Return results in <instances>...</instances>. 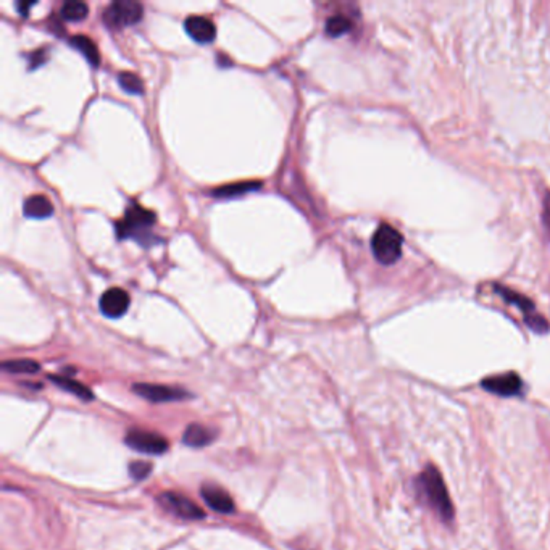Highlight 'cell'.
Here are the masks:
<instances>
[{"instance_id": "7a4b0ae2", "label": "cell", "mask_w": 550, "mask_h": 550, "mask_svg": "<svg viewBox=\"0 0 550 550\" xmlns=\"http://www.w3.org/2000/svg\"><path fill=\"white\" fill-rule=\"evenodd\" d=\"M155 213L141 205H131L126 209L123 220L116 223V234L120 239L134 238L144 242V236L149 234L150 228L155 224Z\"/></svg>"}, {"instance_id": "52a82bcc", "label": "cell", "mask_w": 550, "mask_h": 550, "mask_svg": "<svg viewBox=\"0 0 550 550\" xmlns=\"http://www.w3.org/2000/svg\"><path fill=\"white\" fill-rule=\"evenodd\" d=\"M157 502L160 507L176 515L177 518L202 519L205 517V513L200 510V507L195 505L192 500H189L186 495H181L177 493H162L157 497Z\"/></svg>"}, {"instance_id": "5bb4252c", "label": "cell", "mask_w": 550, "mask_h": 550, "mask_svg": "<svg viewBox=\"0 0 550 550\" xmlns=\"http://www.w3.org/2000/svg\"><path fill=\"white\" fill-rule=\"evenodd\" d=\"M213 441H215V433H213L211 429L197 423L189 424L185 431V436H182V442H185L186 446L195 447V449L209 446V444H211Z\"/></svg>"}, {"instance_id": "7402d4cb", "label": "cell", "mask_w": 550, "mask_h": 550, "mask_svg": "<svg viewBox=\"0 0 550 550\" xmlns=\"http://www.w3.org/2000/svg\"><path fill=\"white\" fill-rule=\"evenodd\" d=\"M152 471V465L147 463V461H133L129 465V473L134 479H145L150 475Z\"/></svg>"}, {"instance_id": "ac0fdd59", "label": "cell", "mask_w": 550, "mask_h": 550, "mask_svg": "<svg viewBox=\"0 0 550 550\" xmlns=\"http://www.w3.org/2000/svg\"><path fill=\"white\" fill-rule=\"evenodd\" d=\"M89 13V7L84 2H65L60 9V16L67 21H81Z\"/></svg>"}, {"instance_id": "4fadbf2b", "label": "cell", "mask_w": 550, "mask_h": 550, "mask_svg": "<svg viewBox=\"0 0 550 550\" xmlns=\"http://www.w3.org/2000/svg\"><path fill=\"white\" fill-rule=\"evenodd\" d=\"M23 213L28 218H34V220H44L53 215V205L49 199L43 194H34L29 195L23 202Z\"/></svg>"}, {"instance_id": "44dd1931", "label": "cell", "mask_w": 550, "mask_h": 550, "mask_svg": "<svg viewBox=\"0 0 550 550\" xmlns=\"http://www.w3.org/2000/svg\"><path fill=\"white\" fill-rule=\"evenodd\" d=\"M2 368L9 373H28V375H33V373H38L40 370V365L34 360H7V362L2 363Z\"/></svg>"}, {"instance_id": "ffe728a7", "label": "cell", "mask_w": 550, "mask_h": 550, "mask_svg": "<svg viewBox=\"0 0 550 550\" xmlns=\"http://www.w3.org/2000/svg\"><path fill=\"white\" fill-rule=\"evenodd\" d=\"M118 82L124 92L128 94H134V96H139V94L144 92V82L141 81L138 75L129 73V71H121L118 75Z\"/></svg>"}, {"instance_id": "9c48e42d", "label": "cell", "mask_w": 550, "mask_h": 550, "mask_svg": "<svg viewBox=\"0 0 550 550\" xmlns=\"http://www.w3.org/2000/svg\"><path fill=\"white\" fill-rule=\"evenodd\" d=\"M483 387L500 397H513L523 389V381L517 373H505V375L490 376L483 381Z\"/></svg>"}, {"instance_id": "d6986e66", "label": "cell", "mask_w": 550, "mask_h": 550, "mask_svg": "<svg viewBox=\"0 0 550 550\" xmlns=\"http://www.w3.org/2000/svg\"><path fill=\"white\" fill-rule=\"evenodd\" d=\"M326 34L329 38H339V35L348 33L352 29V21L344 15H333L326 21Z\"/></svg>"}, {"instance_id": "9a60e30c", "label": "cell", "mask_w": 550, "mask_h": 550, "mask_svg": "<svg viewBox=\"0 0 550 550\" xmlns=\"http://www.w3.org/2000/svg\"><path fill=\"white\" fill-rule=\"evenodd\" d=\"M70 44L71 47H75L76 50L81 52L82 57H84L89 63L94 65V67H97L100 62V55H99V49L96 43H94L91 38H87V35H82V34L73 35V38L70 39Z\"/></svg>"}, {"instance_id": "603a6c76", "label": "cell", "mask_w": 550, "mask_h": 550, "mask_svg": "<svg viewBox=\"0 0 550 550\" xmlns=\"http://www.w3.org/2000/svg\"><path fill=\"white\" fill-rule=\"evenodd\" d=\"M542 221H544V226H546V229H547V236L550 239V194H547L546 199H544Z\"/></svg>"}, {"instance_id": "8fae6325", "label": "cell", "mask_w": 550, "mask_h": 550, "mask_svg": "<svg viewBox=\"0 0 550 550\" xmlns=\"http://www.w3.org/2000/svg\"><path fill=\"white\" fill-rule=\"evenodd\" d=\"M185 28L189 38L199 44H209L216 35L215 25L205 16H189L185 21Z\"/></svg>"}, {"instance_id": "7c38bea8", "label": "cell", "mask_w": 550, "mask_h": 550, "mask_svg": "<svg viewBox=\"0 0 550 550\" xmlns=\"http://www.w3.org/2000/svg\"><path fill=\"white\" fill-rule=\"evenodd\" d=\"M200 494H202L205 504L209 505L211 510H215L218 513H233L234 512V508H236L234 500L231 499V495L224 489L207 484V486L200 489Z\"/></svg>"}, {"instance_id": "cb8c5ba5", "label": "cell", "mask_w": 550, "mask_h": 550, "mask_svg": "<svg viewBox=\"0 0 550 550\" xmlns=\"http://www.w3.org/2000/svg\"><path fill=\"white\" fill-rule=\"evenodd\" d=\"M45 60V53L43 50H35L31 55V65L34 67H40V63Z\"/></svg>"}, {"instance_id": "8992f818", "label": "cell", "mask_w": 550, "mask_h": 550, "mask_svg": "<svg viewBox=\"0 0 550 550\" xmlns=\"http://www.w3.org/2000/svg\"><path fill=\"white\" fill-rule=\"evenodd\" d=\"M494 289H495V292L500 294L502 299L507 300L508 304L517 305L518 309L524 313V319H526V323H528V326L537 331V333H546V331L549 329L547 321L542 317L537 315L536 310H534V304H532L529 299H526L524 295H519L515 291H512V289L504 287V286H494Z\"/></svg>"}, {"instance_id": "2e32d148", "label": "cell", "mask_w": 550, "mask_h": 550, "mask_svg": "<svg viewBox=\"0 0 550 550\" xmlns=\"http://www.w3.org/2000/svg\"><path fill=\"white\" fill-rule=\"evenodd\" d=\"M262 187V182L257 181H246V182H234V185H226L221 187H216L215 191L211 192V195L215 197H221V199H231V197H239V195H244L247 192L257 191V189Z\"/></svg>"}, {"instance_id": "5b68a950", "label": "cell", "mask_w": 550, "mask_h": 550, "mask_svg": "<svg viewBox=\"0 0 550 550\" xmlns=\"http://www.w3.org/2000/svg\"><path fill=\"white\" fill-rule=\"evenodd\" d=\"M124 442L133 451L147 455H162L168 451V441L163 436L145 429H129Z\"/></svg>"}, {"instance_id": "3957f363", "label": "cell", "mask_w": 550, "mask_h": 550, "mask_svg": "<svg viewBox=\"0 0 550 550\" xmlns=\"http://www.w3.org/2000/svg\"><path fill=\"white\" fill-rule=\"evenodd\" d=\"M402 246H404L402 234L386 223L381 224L371 238L373 255L383 265H392L397 262L402 255Z\"/></svg>"}, {"instance_id": "277c9868", "label": "cell", "mask_w": 550, "mask_h": 550, "mask_svg": "<svg viewBox=\"0 0 550 550\" xmlns=\"http://www.w3.org/2000/svg\"><path fill=\"white\" fill-rule=\"evenodd\" d=\"M144 16V9L134 0H116L104 11V21L110 28H124L139 23Z\"/></svg>"}, {"instance_id": "30bf717a", "label": "cell", "mask_w": 550, "mask_h": 550, "mask_svg": "<svg viewBox=\"0 0 550 550\" xmlns=\"http://www.w3.org/2000/svg\"><path fill=\"white\" fill-rule=\"evenodd\" d=\"M99 307L105 317L120 318L129 309V295L120 287H111L102 294Z\"/></svg>"}, {"instance_id": "ba28073f", "label": "cell", "mask_w": 550, "mask_h": 550, "mask_svg": "<svg viewBox=\"0 0 550 550\" xmlns=\"http://www.w3.org/2000/svg\"><path fill=\"white\" fill-rule=\"evenodd\" d=\"M133 390L141 397H144L150 402H173V400H181L187 397L186 390L176 389V387H170V386H162V384H149V383H139L134 384Z\"/></svg>"}, {"instance_id": "6da1fadb", "label": "cell", "mask_w": 550, "mask_h": 550, "mask_svg": "<svg viewBox=\"0 0 550 550\" xmlns=\"http://www.w3.org/2000/svg\"><path fill=\"white\" fill-rule=\"evenodd\" d=\"M417 486L422 490L426 502L433 507V510L439 515L444 522H451L453 518V507L439 471L433 468V466H428V468L418 476Z\"/></svg>"}, {"instance_id": "d4e9b609", "label": "cell", "mask_w": 550, "mask_h": 550, "mask_svg": "<svg viewBox=\"0 0 550 550\" xmlns=\"http://www.w3.org/2000/svg\"><path fill=\"white\" fill-rule=\"evenodd\" d=\"M34 4L35 2H21V4H16V9H18V11H20L21 16H28L29 9H31Z\"/></svg>"}, {"instance_id": "e0dca14e", "label": "cell", "mask_w": 550, "mask_h": 550, "mask_svg": "<svg viewBox=\"0 0 550 550\" xmlns=\"http://www.w3.org/2000/svg\"><path fill=\"white\" fill-rule=\"evenodd\" d=\"M49 380L57 384L58 387L63 389V390H68V392L78 395L79 399L82 400H91L92 399V392L89 390L84 384H81L79 381H75L71 380V378L68 376H58V375H53V376H49Z\"/></svg>"}]
</instances>
